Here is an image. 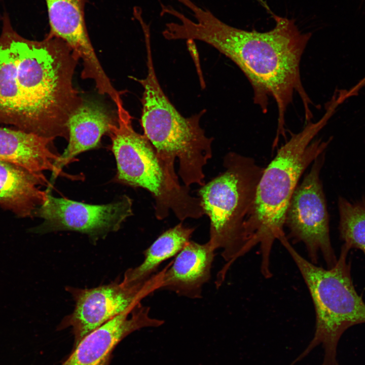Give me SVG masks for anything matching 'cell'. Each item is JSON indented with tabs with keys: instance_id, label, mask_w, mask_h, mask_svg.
Returning <instances> with one entry per match:
<instances>
[{
	"instance_id": "obj_17",
	"label": "cell",
	"mask_w": 365,
	"mask_h": 365,
	"mask_svg": "<svg viewBox=\"0 0 365 365\" xmlns=\"http://www.w3.org/2000/svg\"><path fill=\"white\" fill-rule=\"evenodd\" d=\"M195 230L180 223L164 232L143 251L142 262L125 272L122 281L134 284L148 281L163 262L178 253L190 240Z\"/></svg>"
},
{
	"instance_id": "obj_12",
	"label": "cell",
	"mask_w": 365,
	"mask_h": 365,
	"mask_svg": "<svg viewBox=\"0 0 365 365\" xmlns=\"http://www.w3.org/2000/svg\"><path fill=\"white\" fill-rule=\"evenodd\" d=\"M149 312L140 303L115 316L85 336L60 365H110L114 350L124 338L143 327L163 324Z\"/></svg>"
},
{
	"instance_id": "obj_7",
	"label": "cell",
	"mask_w": 365,
	"mask_h": 365,
	"mask_svg": "<svg viewBox=\"0 0 365 365\" xmlns=\"http://www.w3.org/2000/svg\"><path fill=\"white\" fill-rule=\"evenodd\" d=\"M223 165L225 171L198 191L204 214L210 220L208 241L215 250H222L227 263L219 273L222 278L242 256L245 222L265 168L253 158L233 152L226 155Z\"/></svg>"
},
{
	"instance_id": "obj_5",
	"label": "cell",
	"mask_w": 365,
	"mask_h": 365,
	"mask_svg": "<svg viewBox=\"0 0 365 365\" xmlns=\"http://www.w3.org/2000/svg\"><path fill=\"white\" fill-rule=\"evenodd\" d=\"M132 121L124 106L118 109L108 133L117 163L116 180L149 191L159 220L167 217L170 210L180 221L204 215L200 199L190 194L189 187L179 182L174 165L162 158L146 136L134 129Z\"/></svg>"
},
{
	"instance_id": "obj_18",
	"label": "cell",
	"mask_w": 365,
	"mask_h": 365,
	"mask_svg": "<svg viewBox=\"0 0 365 365\" xmlns=\"http://www.w3.org/2000/svg\"><path fill=\"white\" fill-rule=\"evenodd\" d=\"M339 229L344 245L350 249H359L365 254V199L350 202L340 197Z\"/></svg>"
},
{
	"instance_id": "obj_9",
	"label": "cell",
	"mask_w": 365,
	"mask_h": 365,
	"mask_svg": "<svg viewBox=\"0 0 365 365\" xmlns=\"http://www.w3.org/2000/svg\"><path fill=\"white\" fill-rule=\"evenodd\" d=\"M324 159L323 153L313 161L310 171L295 189L286 210L285 225L294 242L305 244L311 263L316 264L321 253L330 268L337 260L331 245L329 217L320 178Z\"/></svg>"
},
{
	"instance_id": "obj_11",
	"label": "cell",
	"mask_w": 365,
	"mask_h": 365,
	"mask_svg": "<svg viewBox=\"0 0 365 365\" xmlns=\"http://www.w3.org/2000/svg\"><path fill=\"white\" fill-rule=\"evenodd\" d=\"M50 30L47 35L64 41L83 62L81 77L93 80L96 87L106 86L110 79L91 42L85 21L86 0H45Z\"/></svg>"
},
{
	"instance_id": "obj_4",
	"label": "cell",
	"mask_w": 365,
	"mask_h": 365,
	"mask_svg": "<svg viewBox=\"0 0 365 365\" xmlns=\"http://www.w3.org/2000/svg\"><path fill=\"white\" fill-rule=\"evenodd\" d=\"M149 34L144 35L147 75L133 79L142 86L140 123L143 134L160 156L170 164L179 160L178 174L184 185L205 184L203 167L212 157V137L206 136L200 119L206 110L185 117L170 101L162 89L153 64Z\"/></svg>"
},
{
	"instance_id": "obj_6",
	"label": "cell",
	"mask_w": 365,
	"mask_h": 365,
	"mask_svg": "<svg viewBox=\"0 0 365 365\" xmlns=\"http://www.w3.org/2000/svg\"><path fill=\"white\" fill-rule=\"evenodd\" d=\"M279 241L304 279L314 304L316 316L313 338L289 365L300 361L319 345H322L324 352L320 365H339L337 348L341 336L350 327L365 323V303L355 289L350 264L346 260L349 248L343 244L335 266L325 269L304 258L287 237Z\"/></svg>"
},
{
	"instance_id": "obj_15",
	"label": "cell",
	"mask_w": 365,
	"mask_h": 365,
	"mask_svg": "<svg viewBox=\"0 0 365 365\" xmlns=\"http://www.w3.org/2000/svg\"><path fill=\"white\" fill-rule=\"evenodd\" d=\"M53 139L16 129L0 127V160L36 174L50 171L62 175L57 167L60 155L52 148Z\"/></svg>"
},
{
	"instance_id": "obj_3",
	"label": "cell",
	"mask_w": 365,
	"mask_h": 365,
	"mask_svg": "<svg viewBox=\"0 0 365 365\" xmlns=\"http://www.w3.org/2000/svg\"><path fill=\"white\" fill-rule=\"evenodd\" d=\"M333 115V111L326 108L318 121L308 122L301 131L291 133L264 168L258 182L254 202L244 224L242 254L260 245L261 271L265 277L272 275L270 257L275 240L286 236L285 214L299 180L308 166L324 152L330 141L319 139L311 141Z\"/></svg>"
},
{
	"instance_id": "obj_10",
	"label": "cell",
	"mask_w": 365,
	"mask_h": 365,
	"mask_svg": "<svg viewBox=\"0 0 365 365\" xmlns=\"http://www.w3.org/2000/svg\"><path fill=\"white\" fill-rule=\"evenodd\" d=\"M132 206V199L126 195L110 203L94 205L48 194L47 201L35 213L44 222L34 231H76L88 235L93 240H97L119 230L133 214Z\"/></svg>"
},
{
	"instance_id": "obj_8",
	"label": "cell",
	"mask_w": 365,
	"mask_h": 365,
	"mask_svg": "<svg viewBox=\"0 0 365 365\" xmlns=\"http://www.w3.org/2000/svg\"><path fill=\"white\" fill-rule=\"evenodd\" d=\"M162 277L161 271L143 283L122 281L92 288L68 286L66 289L75 302V308L63 318L57 330L71 328L74 348L87 335L160 289Z\"/></svg>"
},
{
	"instance_id": "obj_19",
	"label": "cell",
	"mask_w": 365,
	"mask_h": 365,
	"mask_svg": "<svg viewBox=\"0 0 365 365\" xmlns=\"http://www.w3.org/2000/svg\"><path fill=\"white\" fill-rule=\"evenodd\" d=\"M365 86V77L361 79L354 87L347 91L348 96H351L356 94L360 89Z\"/></svg>"
},
{
	"instance_id": "obj_1",
	"label": "cell",
	"mask_w": 365,
	"mask_h": 365,
	"mask_svg": "<svg viewBox=\"0 0 365 365\" xmlns=\"http://www.w3.org/2000/svg\"><path fill=\"white\" fill-rule=\"evenodd\" d=\"M0 34V125L68 139V122L84 100L73 85L79 59L61 39H26L4 12Z\"/></svg>"
},
{
	"instance_id": "obj_13",
	"label": "cell",
	"mask_w": 365,
	"mask_h": 365,
	"mask_svg": "<svg viewBox=\"0 0 365 365\" xmlns=\"http://www.w3.org/2000/svg\"><path fill=\"white\" fill-rule=\"evenodd\" d=\"M215 251L208 241L201 244L190 240L163 269L160 289L190 299L202 297L203 286L211 277Z\"/></svg>"
},
{
	"instance_id": "obj_2",
	"label": "cell",
	"mask_w": 365,
	"mask_h": 365,
	"mask_svg": "<svg viewBox=\"0 0 365 365\" xmlns=\"http://www.w3.org/2000/svg\"><path fill=\"white\" fill-rule=\"evenodd\" d=\"M186 8L194 20L180 14L174 27L175 38L203 42L231 60L247 78L254 103L263 113H267L269 98L273 97L278 109L277 137L285 135V113L295 93L302 101L306 120L312 118V102L300 75L301 58L311 33L301 32L295 20L270 10L275 26L259 32L230 26L192 1Z\"/></svg>"
},
{
	"instance_id": "obj_16",
	"label": "cell",
	"mask_w": 365,
	"mask_h": 365,
	"mask_svg": "<svg viewBox=\"0 0 365 365\" xmlns=\"http://www.w3.org/2000/svg\"><path fill=\"white\" fill-rule=\"evenodd\" d=\"M116 120L102 106L84 100L68 120V144L60 155L57 168L62 171V168L77 156L97 147Z\"/></svg>"
},
{
	"instance_id": "obj_14",
	"label": "cell",
	"mask_w": 365,
	"mask_h": 365,
	"mask_svg": "<svg viewBox=\"0 0 365 365\" xmlns=\"http://www.w3.org/2000/svg\"><path fill=\"white\" fill-rule=\"evenodd\" d=\"M49 185L44 174L0 160V207L18 217H31L47 200L42 186Z\"/></svg>"
}]
</instances>
